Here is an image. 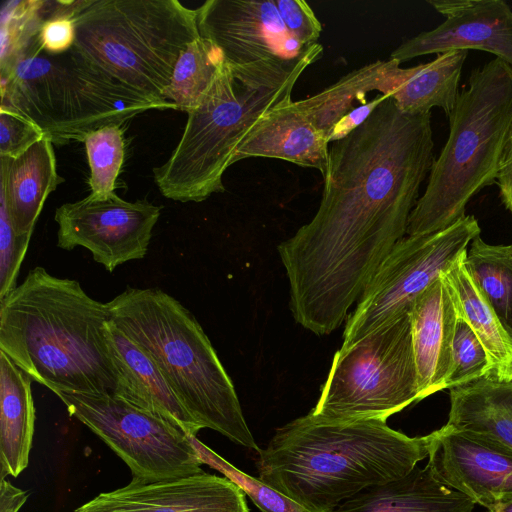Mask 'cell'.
<instances>
[{
    "label": "cell",
    "mask_w": 512,
    "mask_h": 512,
    "mask_svg": "<svg viewBox=\"0 0 512 512\" xmlns=\"http://www.w3.org/2000/svg\"><path fill=\"white\" fill-rule=\"evenodd\" d=\"M409 314L419 399L422 400L445 389L451 367L458 316L443 275L415 298Z\"/></svg>",
    "instance_id": "cell-17"
},
{
    "label": "cell",
    "mask_w": 512,
    "mask_h": 512,
    "mask_svg": "<svg viewBox=\"0 0 512 512\" xmlns=\"http://www.w3.org/2000/svg\"><path fill=\"white\" fill-rule=\"evenodd\" d=\"M287 31L304 46L317 44L322 25L304 0H274Z\"/></svg>",
    "instance_id": "cell-36"
},
{
    "label": "cell",
    "mask_w": 512,
    "mask_h": 512,
    "mask_svg": "<svg viewBox=\"0 0 512 512\" xmlns=\"http://www.w3.org/2000/svg\"><path fill=\"white\" fill-rule=\"evenodd\" d=\"M52 1H6L1 11V66L22 52L50 17Z\"/></svg>",
    "instance_id": "cell-30"
},
{
    "label": "cell",
    "mask_w": 512,
    "mask_h": 512,
    "mask_svg": "<svg viewBox=\"0 0 512 512\" xmlns=\"http://www.w3.org/2000/svg\"><path fill=\"white\" fill-rule=\"evenodd\" d=\"M79 1H54L50 17L42 24L37 40L47 53L61 54L69 51L75 41L72 15Z\"/></svg>",
    "instance_id": "cell-34"
},
{
    "label": "cell",
    "mask_w": 512,
    "mask_h": 512,
    "mask_svg": "<svg viewBox=\"0 0 512 512\" xmlns=\"http://www.w3.org/2000/svg\"><path fill=\"white\" fill-rule=\"evenodd\" d=\"M161 206L145 200L130 202L115 193L67 202L54 215L58 224L57 247L88 249L94 261L108 272L148 251Z\"/></svg>",
    "instance_id": "cell-12"
},
{
    "label": "cell",
    "mask_w": 512,
    "mask_h": 512,
    "mask_svg": "<svg viewBox=\"0 0 512 512\" xmlns=\"http://www.w3.org/2000/svg\"><path fill=\"white\" fill-rule=\"evenodd\" d=\"M75 417L130 468L151 482L203 472L188 434L167 420L111 394L55 393Z\"/></svg>",
    "instance_id": "cell-11"
},
{
    "label": "cell",
    "mask_w": 512,
    "mask_h": 512,
    "mask_svg": "<svg viewBox=\"0 0 512 512\" xmlns=\"http://www.w3.org/2000/svg\"><path fill=\"white\" fill-rule=\"evenodd\" d=\"M224 56L211 41L199 37L181 52L163 98L187 114L195 110L211 87Z\"/></svg>",
    "instance_id": "cell-28"
},
{
    "label": "cell",
    "mask_w": 512,
    "mask_h": 512,
    "mask_svg": "<svg viewBox=\"0 0 512 512\" xmlns=\"http://www.w3.org/2000/svg\"><path fill=\"white\" fill-rule=\"evenodd\" d=\"M475 503L418 465L402 478L370 486L331 512H472Z\"/></svg>",
    "instance_id": "cell-21"
},
{
    "label": "cell",
    "mask_w": 512,
    "mask_h": 512,
    "mask_svg": "<svg viewBox=\"0 0 512 512\" xmlns=\"http://www.w3.org/2000/svg\"><path fill=\"white\" fill-rule=\"evenodd\" d=\"M449 390L446 426L512 450V380L485 376Z\"/></svg>",
    "instance_id": "cell-22"
},
{
    "label": "cell",
    "mask_w": 512,
    "mask_h": 512,
    "mask_svg": "<svg viewBox=\"0 0 512 512\" xmlns=\"http://www.w3.org/2000/svg\"><path fill=\"white\" fill-rule=\"evenodd\" d=\"M0 160V198L16 234L31 237L46 199L64 181L57 172L53 143L43 137L21 155Z\"/></svg>",
    "instance_id": "cell-20"
},
{
    "label": "cell",
    "mask_w": 512,
    "mask_h": 512,
    "mask_svg": "<svg viewBox=\"0 0 512 512\" xmlns=\"http://www.w3.org/2000/svg\"><path fill=\"white\" fill-rule=\"evenodd\" d=\"M106 342L118 375L117 396L147 410L188 435L202 428L179 401L154 362L109 319Z\"/></svg>",
    "instance_id": "cell-18"
},
{
    "label": "cell",
    "mask_w": 512,
    "mask_h": 512,
    "mask_svg": "<svg viewBox=\"0 0 512 512\" xmlns=\"http://www.w3.org/2000/svg\"><path fill=\"white\" fill-rule=\"evenodd\" d=\"M445 20L407 39L390 55L402 62L451 50L490 52L512 66V9L503 0H428Z\"/></svg>",
    "instance_id": "cell-15"
},
{
    "label": "cell",
    "mask_w": 512,
    "mask_h": 512,
    "mask_svg": "<svg viewBox=\"0 0 512 512\" xmlns=\"http://www.w3.org/2000/svg\"><path fill=\"white\" fill-rule=\"evenodd\" d=\"M43 137L30 120L0 106V157H17Z\"/></svg>",
    "instance_id": "cell-35"
},
{
    "label": "cell",
    "mask_w": 512,
    "mask_h": 512,
    "mask_svg": "<svg viewBox=\"0 0 512 512\" xmlns=\"http://www.w3.org/2000/svg\"><path fill=\"white\" fill-rule=\"evenodd\" d=\"M448 119V139L410 214L408 236L453 225L469 201L496 182L512 137V66L496 57L473 69Z\"/></svg>",
    "instance_id": "cell-6"
},
{
    "label": "cell",
    "mask_w": 512,
    "mask_h": 512,
    "mask_svg": "<svg viewBox=\"0 0 512 512\" xmlns=\"http://www.w3.org/2000/svg\"><path fill=\"white\" fill-rule=\"evenodd\" d=\"M123 136L121 126L110 125L90 133L84 139L90 167L91 195L101 197L114 193L125 155Z\"/></svg>",
    "instance_id": "cell-29"
},
{
    "label": "cell",
    "mask_w": 512,
    "mask_h": 512,
    "mask_svg": "<svg viewBox=\"0 0 512 512\" xmlns=\"http://www.w3.org/2000/svg\"><path fill=\"white\" fill-rule=\"evenodd\" d=\"M464 264L512 337V245L488 244L479 235L471 242Z\"/></svg>",
    "instance_id": "cell-27"
},
{
    "label": "cell",
    "mask_w": 512,
    "mask_h": 512,
    "mask_svg": "<svg viewBox=\"0 0 512 512\" xmlns=\"http://www.w3.org/2000/svg\"><path fill=\"white\" fill-rule=\"evenodd\" d=\"M387 97L389 96L379 94L371 101L361 104L360 106H357L352 111H350L334 126L330 132L328 136L329 144L346 137L348 134L354 131Z\"/></svg>",
    "instance_id": "cell-37"
},
{
    "label": "cell",
    "mask_w": 512,
    "mask_h": 512,
    "mask_svg": "<svg viewBox=\"0 0 512 512\" xmlns=\"http://www.w3.org/2000/svg\"><path fill=\"white\" fill-rule=\"evenodd\" d=\"M406 75L407 68H401L398 61L390 58L378 60L344 75L319 93L296 103L328 140L334 126L355 108V102L366 103V94L374 90L391 96Z\"/></svg>",
    "instance_id": "cell-24"
},
{
    "label": "cell",
    "mask_w": 512,
    "mask_h": 512,
    "mask_svg": "<svg viewBox=\"0 0 512 512\" xmlns=\"http://www.w3.org/2000/svg\"><path fill=\"white\" fill-rule=\"evenodd\" d=\"M28 496V491L13 486L5 478L0 479V512H18Z\"/></svg>",
    "instance_id": "cell-39"
},
{
    "label": "cell",
    "mask_w": 512,
    "mask_h": 512,
    "mask_svg": "<svg viewBox=\"0 0 512 512\" xmlns=\"http://www.w3.org/2000/svg\"><path fill=\"white\" fill-rule=\"evenodd\" d=\"M72 19L77 57L160 102L181 52L200 37L196 9L178 0H81Z\"/></svg>",
    "instance_id": "cell-7"
},
{
    "label": "cell",
    "mask_w": 512,
    "mask_h": 512,
    "mask_svg": "<svg viewBox=\"0 0 512 512\" xmlns=\"http://www.w3.org/2000/svg\"><path fill=\"white\" fill-rule=\"evenodd\" d=\"M490 375L486 351L469 327L458 318L452 344L451 367L445 389L470 383Z\"/></svg>",
    "instance_id": "cell-32"
},
{
    "label": "cell",
    "mask_w": 512,
    "mask_h": 512,
    "mask_svg": "<svg viewBox=\"0 0 512 512\" xmlns=\"http://www.w3.org/2000/svg\"><path fill=\"white\" fill-rule=\"evenodd\" d=\"M465 255L443 274L457 316L469 325L482 343L489 360V376L512 380V337L469 275L464 264Z\"/></svg>",
    "instance_id": "cell-25"
},
{
    "label": "cell",
    "mask_w": 512,
    "mask_h": 512,
    "mask_svg": "<svg viewBox=\"0 0 512 512\" xmlns=\"http://www.w3.org/2000/svg\"><path fill=\"white\" fill-rule=\"evenodd\" d=\"M196 11L200 36L230 64L296 60L316 45L304 46L287 31L274 0H207Z\"/></svg>",
    "instance_id": "cell-13"
},
{
    "label": "cell",
    "mask_w": 512,
    "mask_h": 512,
    "mask_svg": "<svg viewBox=\"0 0 512 512\" xmlns=\"http://www.w3.org/2000/svg\"><path fill=\"white\" fill-rule=\"evenodd\" d=\"M32 379L0 351V478L28 465L35 424Z\"/></svg>",
    "instance_id": "cell-23"
},
{
    "label": "cell",
    "mask_w": 512,
    "mask_h": 512,
    "mask_svg": "<svg viewBox=\"0 0 512 512\" xmlns=\"http://www.w3.org/2000/svg\"><path fill=\"white\" fill-rule=\"evenodd\" d=\"M420 401L409 311L335 353L313 415L380 419Z\"/></svg>",
    "instance_id": "cell-9"
},
{
    "label": "cell",
    "mask_w": 512,
    "mask_h": 512,
    "mask_svg": "<svg viewBox=\"0 0 512 512\" xmlns=\"http://www.w3.org/2000/svg\"><path fill=\"white\" fill-rule=\"evenodd\" d=\"M329 142L299 108L286 100L269 110L240 144L233 163L249 157L285 160L325 175Z\"/></svg>",
    "instance_id": "cell-19"
},
{
    "label": "cell",
    "mask_w": 512,
    "mask_h": 512,
    "mask_svg": "<svg viewBox=\"0 0 512 512\" xmlns=\"http://www.w3.org/2000/svg\"><path fill=\"white\" fill-rule=\"evenodd\" d=\"M1 107L34 123L53 144L84 141L150 110H177L145 98L87 66L74 52H45L37 36L1 66Z\"/></svg>",
    "instance_id": "cell-8"
},
{
    "label": "cell",
    "mask_w": 512,
    "mask_h": 512,
    "mask_svg": "<svg viewBox=\"0 0 512 512\" xmlns=\"http://www.w3.org/2000/svg\"><path fill=\"white\" fill-rule=\"evenodd\" d=\"M496 184L502 203L512 214V137L502 159Z\"/></svg>",
    "instance_id": "cell-38"
},
{
    "label": "cell",
    "mask_w": 512,
    "mask_h": 512,
    "mask_svg": "<svg viewBox=\"0 0 512 512\" xmlns=\"http://www.w3.org/2000/svg\"><path fill=\"white\" fill-rule=\"evenodd\" d=\"M467 55V50H451L433 61L407 68V75L391 95L398 109L419 115L439 107L448 117L459 95V80Z\"/></svg>",
    "instance_id": "cell-26"
},
{
    "label": "cell",
    "mask_w": 512,
    "mask_h": 512,
    "mask_svg": "<svg viewBox=\"0 0 512 512\" xmlns=\"http://www.w3.org/2000/svg\"><path fill=\"white\" fill-rule=\"evenodd\" d=\"M431 112H401L391 96L332 142L314 217L277 247L289 308L304 329L327 335L345 320L407 231L434 163Z\"/></svg>",
    "instance_id": "cell-1"
},
{
    "label": "cell",
    "mask_w": 512,
    "mask_h": 512,
    "mask_svg": "<svg viewBox=\"0 0 512 512\" xmlns=\"http://www.w3.org/2000/svg\"><path fill=\"white\" fill-rule=\"evenodd\" d=\"M106 305L110 321L154 362L202 429L260 451L231 378L187 308L159 288L134 287Z\"/></svg>",
    "instance_id": "cell-5"
},
{
    "label": "cell",
    "mask_w": 512,
    "mask_h": 512,
    "mask_svg": "<svg viewBox=\"0 0 512 512\" xmlns=\"http://www.w3.org/2000/svg\"><path fill=\"white\" fill-rule=\"evenodd\" d=\"M188 438L199 461L219 471L239 486L261 512H305L295 501L273 489L259 478L252 477L234 467L198 440L196 435H188Z\"/></svg>",
    "instance_id": "cell-31"
},
{
    "label": "cell",
    "mask_w": 512,
    "mask_h": 512,
    "mask_svg": "<svg viewBox=\"0 0 512 512\" xmlns=\"http://www.w3.org/2000/svg\"><path fill=\"white\" fill-rule=\"evenodd\" d=\"M480 232L477 219L465 215L444 230L407 235L398 241L369 280L347 320L342 346L409 311L419 294L458 263Z\"/></svg>",
    "instance_id": "cell-10"
},
{
    "label": "cell",
    "mask_w": 512,
    "mask_h": 512,
    "mask_svg": "<svg viewBox=\"0 0 512 512\" xmlns=\"http://www.w3.org/2000/svg\"><path fill=\"white\" fill-rule=\"evenodd\" d=\"M108 321L106 303L90 297L78 281L37 266L0 299V351L54 393L115 395Z\"/></svg>",
    "instance_id": "cell-3"
},
{
    "label": "cell",
    "mask_w": 512,
    "mask_h": 512,
    "mask_svg": "<svg viewBox=\"0 0 512 512\" xmlns=\"http://www.w3.org/2000/svg\"><path fill=\"white\" fill-rule=\"evenodd\" d=\"M74 512H249V508L239 486L203 471L167 480H131L100 493Z\"/></svg>",
    "instance_id": "cell-16"
},
{
    "label": "cell",
    "mask_w": 512,
    "mask_h": 512,
    "mask_svg": "<svg viewBox=\"0 0 512 512\" xmlns=\"http://www.w3.org/2000/svg\"><path fill=\"white\" fill-rule=\"evenodd\" d=\"M434 478L490 510L512 500V450L446 425L428 434Z\"/></svg>",
    "instance_id": "cell-14"
},
{
    "label": "cell",
    "mask_w": 512,
    "mask_h": 512,
    "mask_svg": "<svg viewBox=\"0 0 512 512\" xmlns=\"http://www.w3.org/2000/svg\"><path fill=\"white\" fill-rule=\"evenodd\" d=\"M323 54L316 44L296 60L222 63L199 106L188 113L170 157L153 169L161 194L179 202H202L223 192V175L240 144L272 108L291 99L301 74Z\"/></svg>",
    "instance_id": "cell-4"
},
{
    "label": "cell",
    "mask_w": 512,
    "mask_h": 512,
    "mask_svg": "<svg viewBox=\"0 0 512 512\" xmlns=\"http://www.w3.org/2000/svg\"><path fill=\"white\" fill-rule=\"evenodd\" d=\"M0 203V299H2L17 286V278L31 237H19L16 234L2 198Z\"/></svg>",
    "instance_id": "cell-33"
},
{
    "label": "cell",
    "mask_w": 512,
    "mask_h": 512,
    "mask_svg": "<svg viewBox=\"0 0 512 512\" xmlns=\"http://www.w3.org/2000/svg\"><path fill=\"white\" fill-rule=\"evenodd\" d=\"M487 512H512V500L487 510Z\"/></svg>",
    "instance_id": "cell-40"
},
{
    "label": "cell",
    "mask_w": 512,
    "mask_h": 512,
    "mask_svg": "<svg viewBox=\"0 0 512 512\" xmlns=\"http://www.w3.org/2000/svg\"><path fill=\"white\" fill-rule=\"evenodd\" d=\"M428 435L409 437L380 419L308 413L279 427L256 461L259 479L305 512H331L370 486L404 477L428 456Z\"/></svg>",
    "instance_id": "cell-2"
}]
</instances>
